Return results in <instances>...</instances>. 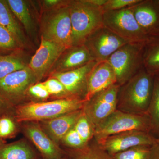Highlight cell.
<instances>
[{
    "label": "cell",
    "mask_w": 159,
    "mask_h": 159,
    "mask_svg": "<svg viewBox=\"0 0 159 159\" xmlns=\"http://www.w3.org/2000/svg\"><path fill=\"white\" fill-rule=\"evenodd\" d=\"M107 1V0H88L91 4L100 7H102L105 4Z\"/></svg>",
    "instance_id": "obj_36"
},
{
    "label": "cell",
    "mask_w": 159,
    "mask_h": 159,
    "mask_svg": "<svg viewBox=\"0 0 159 159\" xmlns=\"http://www.w3.org/2000/svg\"><path fill=\"white\" fill-rule=\"evenodd\" d=\"M83 113V108L51 120L43 121L41 127L49 138L58 145L67 133L74 127Z\"/></svg>",
    "instance_id": "obj_17"
},
{
    "label": "cell",
    "mask_w": 159,
    "mask_h": 159,
    "mask_svg": "<svg viewBox=\"0 0 159 159\" xmlns=\"http://www.w3.org/2000/svg\"><path fill=\"white\" fill-rule=\"evenodd\" d=\"M26 67L23 61L16 56H0V80L9 74Z\"/></svg>",
    "instance_id": "obj_25"
},
{
    "label": "cell",
    "mask_w": 159,
    "mask_h": 159,
    "mask_svg": "<svg viewBox=\"0 0 159 159\" xmlns=\"http://www.w3.org/2000/svg\"><path fill=\"white\" fill-rule=\"evenodd\" d=\"M59 159H72L71 158H70V157H62L61 158H60Z\"/></svg>",
    "instance_id": "obj_38"
},
{
    "label": "cell",
    "mask_w": 159,
    "mask_h": 159,
    "mask_svg": "<svg viewBox=\"0 0 159 159\" xmlns=\"http://www.w3.org/2000/svg\"><path fill=\"white\" fill-rule=\"evenodd\" d=\"M149 133L150 120L147 114L137 115L116 110L95 129L96 141L129 131Z\"/></svg>",
    "instance_id": "obj_5"
},
{
    "label": "cell",
    "mask_w": 159,
    "mask_h": 159,
    "mask_svg": "<svg viewBox=\"0 0 159 159\" xmlns=\"http://www.w3.org/2000/svg\"><path fill=\"white\" fill-rule=\"evenodd\" d=\"M10 10L22 23L27 31H31L33 22L27 3L22 0L7 1Z\"/></svg>",
    "instance_id": "obj_24"
},
{
    "label": "cell",
    "mask_w": 159,
    "mask_h": 159,
    "mask_svg": "<svg viewBox=\"0 0 159 159\" xmlns=\"http://www.w3.org/2000/svg\"><path fill=\"white\" fill-rule=\"evenodd\" d=\"M147 114L150 120L149 133L159 138V76L154 77L152 96Z\"/></svg>",
    "instance_id": "obj_21"
},
{
    "label": "cell",
    "mask_w": 159,
    "mask_h": 159,
    "mask_svg": "<svg viewBox=\"0 0 159 159\" xmlns=\"http://www.w3.org/2000/svg\"><path fill=\"white\" fill-rule=\"evenodd\" d=\"M119 87L118 84H114L85 102L84 112L95 129L116 110Z\"/></svg>",
    "instance_id": "obj_8"
},
{
    "label": "cell",
    "mask_w": 159,
    "mask_h": 159,
    "mask_svg": "<svg viewBox=\"0 0 159 159\" xmlns=\"http://www.w3.org/2000/svg\"><path fill=\"white\" fill-rule=\"evenodd\" d=\"M154 77L144 67L120 86L117 110L137 115L147 114L153 92Z\"/></svg>",
    "instance_id": "obj_1"
},
{
    "label": "cell",
    "mask_w": 159,
    "mask_h": 159,
    "mask_svg": "<svg viewBox=\"0 0 159 159\" xmlns=\"http://www.w3.org/2000/svg\"><path fill=\"white\" fill-rule=\"evenodd\" d=\"M69 157L72 159H114L111 155L99 147L95 139L81 149L70 148Z\"/></svg>",
    "instance_id": "obj_22"
},
{
    "label": "cell",
    "mask_w": 159,
    "mask_h": 159,
    "mask_svg": "<svg viewBox=\"0 0 159 159\" xmlns=\"http://www.w3.org/2000/svg\"><path fill=\"white\" fill-rule=\"evenodd\" d=\"M143 66L154 77L159 76V33L148 36L144 42Z\"/></svg>",
    "instance_id": "obj_19"
},
{
    "label": "cell",
    "mask_w": 159,
    "mask_h": 159,
    "mask_svg": "<svg viewBox=\"0 0 159 159\" xmlns=\"http://www.w3.org/2000/svg\"><path fill=\"white\" fill-rule=\"evenodd\" d=\"M157 139L149 133L129 131L99 139L97 142L100 148L111 155L137 146L151 147Z\"/></svg>",
    "instance_id": "obj_9"
},
{
    "label": "cell",
    "mask_w": 159,
    "mask_h": 159,
    "mask_svg": "<svg viewBox=\"0 0 159 159\" xmlns=\"http://www.w3.org/2000/svg\"><path fill=\"white\" fill-rule=\"evenodd\" d=\"M127 43L103 25L93 32L83 44L92 57L100 61L107 60L114 52Z\"/></svg>",
    "instance_id": "obj_10"
},
{
    "label": "cell",
    "mask_w": 159,
    "mask_h": 159,
    "mask_svg": "<svg viewBox=\"0 0 159 159\" xmlns=\"http://www.w3.org/2000/svg\"><path fill=\"white\" fill-rule=\"evenodd\" d=\"M29 67L13 72L0 80V94L5 99L16 100L37 80Z\"/></svg>",
    "instance_id": "obj_11"
},
{
    "label": "cell",
    "mask_w": 159,
    "mask_h": 159,
    "mask_svg": "<svg viewBox=\"0 0 159 159\" xmlns=\"http://www.w3.org/2000/svg\"><path fill=\"white\" fill-rule=\"evenodd\" d=\"M72 29V46L83 44L86 39L103 26L102 7L88 0L68 2Z\"/></svg>",
    "instance_id": "obj_3"
},
{
    "label": "cell",
    "mask_w": 159,
    "mask_h": 159,
    "mask_svg": "<svg viewBox=\"0 0 159 159\" xmlns=\"http://www.w3.org/2000/svg\"><path fill=\"white\" fill-rule=\"evenodd\" d=\"M85 102L81 98L68 97L49 102H31L18 107L16 118L18 122L48 121L82 109Z\"/></svg>",
    "instance_id": "obj_2"
},
{
    "label": "cell",
    "mask_w": 159,
    "mask_h": 159,
    "mask_svg": "<svg viewBox=\"0 0 159 159\" xmlns=\"http://www.w3.org/2000/svg\"><path fill=\"white\" fill-rule=\"evenodd\" d=\"M43 38L67 49L72 47V29L68 2L51 14L44 25Z\"/></svg>",
    "instance_id": "obj_7"
},
{
    "label": "cell",
    "mask_w": 159,
    "mask_h": 159,
    "mask_svg": "<svg viewBox=\"0 0 159 159\" xmlns=\"http://www.w3.org/2000/svg\"><path fill=\"white\" fill-rule=\"evenodd\" d=\"M32 148L23 141L0 146V159H34Z\"/></svg>",
    "instance_id": "obj_20"
},
{
    "label": "cell",
    "mask_w": 159,
    "mask_h": 159,
    "mask_svg": "<svg viewBox=\"0 0 159 159\" xmlns=\"http://www.w3.org/2000/svg\"><path fill=\"white\" fill-rule=\"evenodd\" d=\"M97 62L93 61L79 68L66 72H56L53 74V77L62 83L70 97L84 99L87 77Z\"/></svg>",
    "instance_id": "obj_13"
},
{
    "label": "cell",
    "mask_w": 159,
    "mask_h": 159,
    "mask_svg": "<svg viewBox=\"0 0 159 159\" xmlns=\"http://www.w3.org/2000/svg\"><path fill=\"white\" fill-rule=\"evenodd\" d=\"M25 132L45 159H59L63 157V152L58 145L38 124L29 123L25 126Z\"/></svg>",
    "instance_id": "obj_16"
},
{
    "label": "cell",
    "mask_w": 159,
    "mask_h": 159,
    "mask_svg": "<svg viewBox=\"0 0 159 159\" xmlns=\"http://www.w3.org/2000/svg\"><path fill=\"white\" fill-rule=\"evenodd\" d=\"M11 11L7 2L0 1V25L9 31L16 40L23 42L22 32Z\"/></svg>",
    "instance_id": "obj_23"
},
{
    "label": "cell",
    "mask_w": 159,
    "mask_h": 159,
    "mask_svg": "<svg viewBox=\"0 0 159 159\" xmlns=\"http://www.w3.org/2000/svg\"><path fill=\"white\" fill-rule=\"evenodd\" d=\"M5 101H6V99H4L2 97V95L0 94V107H2L4 105L5 103Z\"/></svg>",
    "instance_id": "obj_37"
},
{
    "label": "cell",
    "mask_w": 159,
    "mask_h": 159,
    "mask_svg": "<svg viewBox=\"0 0 159 159\" xmlns=\"http://www.w3.org/2000/svg\"><path fill=\"white\" fill-rule=\"evenodd\" d=\"M29 92L31 96L38 99H46L50 95L43 83L31 86L29 88Z\"/></svg>",
    "instance_id": "obj_33"
},
{
    "label": "cell",
    "mask_w": 159,
    "mask_h": 159,
    "mask_svg": "<svg viewBox=\"0 0 159 159\" xmlns=\"http://www.w3.org/2000/svg\"><path fill=\"white\" fill-rule=\"evenodd\" d=\"M111 156L114 159H150V147L137 146Z\"/></svg>",
    "instance_id": "obj_27"
},
{
    "label": "cell",
    "mask_w": 159,
    "mask_h": 159,
    "mask_svg": "<svg viewBox=\"0 0 159 159\" xmlns=\"http://www.w3.org/2000/svg\"><path fill=\"white\" fill-rule=\"evenodd\" d=\"M150 159H159V138L150 147Z\"/></svg>",
    "instance_id": "obj_34"
},
{
    "label": "cell",
    "mask_w": 159,
    "mask_h": 159,
    "mask_svg": "<svg viewBox=\"0 0 159 159\" xmlns=\"http://www.w3.org/2000/svg\"><path fill=\"white\" fill-rule=\"evenodd\" d=\"M61 142L70 149H81L87 145H86L84 142L81 137L74 127L67 133Z\"/></svg>",
    "instance_id": "obj_28"
},
{
    "label": "cell",
    "mask_w": 159,
    "mask_h": 159,
    "mask_svg": "<svg viewBox=\"0 0 159 159\" xmlns=\"http://www.w3.org/2000/svg\"><path fill=\"white\" fill-rule=\"evenodd\" d=\"M62 54L58 65L59 72L79 68L95 60L84 44L72 46L66 50Z\"/></svg>",
    "instance_id": "obj_18"
},
{
    "label": "cell",
    "mask_w": 159,
    "mask_h": 159,
    "mask_svg": "<svg viewBox=\"0 0 159 159\" xmlns=\"http://www.w3.org/2000/svg\"><path fill=\"white\" fill-rule=\"evenodd\" d=\"M17 40L7 29L0 25V49H13L17 47Z\"/></svg>",
    "instance_id": "obj_31"
},
{
    "label": "cell",
    "mask_w": 159,
    "mask_h": 159,
    "mask_svg": "<svg viewBox=\"0 0 159 159\" xmlns=\"http://www.w3.org/2000/svg\"><path fill=\"white\" fill-rule=\"evenodd\" d=\"M144 42L127 43L107 60L115 73L117 84L120 86L144 67Z\"/></svg>",
    "instance_id": "obj_4"
},
{
    "label": "cell",
    "mask_w": 159,
    "mask_h": 159,
    "mask_svg": "<svg viewBox=\"0 0 159 159\" xmlns=\"http://www.w3.org/2000/svg\"><path fill=\"white\" fill-rule=\"evenodd\" d=\"M15 129V124L11 119L8 117L0 119V138L9 136Z\"/></svg>",
    "instance_id": "obj_32"
},
{
    "label": "cell",
    "mask_w": 159,
    "mask_h": 159,
    "mask_svg": "<svg viewBox=\"0 0 159 159\" xmlns=\"http://www.w3.org/2000/svg\"><path fill=\"white\" fill-rule=\"evenodd\" d=\"M61 2V1L59 0H46L44 1L45 5L49 8L57 6Z\"/></svg>",
    "instance_id": "obj_35"
},
{
    "label": "cell",
    "mask_w": 159,
    "mask_h": 159,
    "mask_svg": "<svg viewBox=\"0 0 159 159\" xmlns=\"http://www.w3.org/2000/svg\"><path fill=\"white\" fill-rule=\"evenodd\" d=\"M74 128L86 145L93 139L95 128L86 116L84 112L76 122Z\"/></svg>",
    "instance_id": "obj_26"
},
{
    "label": "cell",
    "mask_w": 159,
    "mask_h": 159,
    "mask_svg": "<svg viewBox=\"0 0 159 159\" xmlns=\"http://www.w3.org/2000/svg\"><path fill=\"white\" fill-rule=\"evenodd\" d=\"M103 25L128 43L145 42L148 37L137 22L130 7L105 11Z\"/></svg>",
    "instance_id": "obj_6"
},
{
    "label": "cell",
    "mask_w": 159,
    "mask_h": 159,
    "mask_svg": "<svg viewBox=\"0 0 159 159\" xmlns=\"http://www.w3.org/2000/svg\"><path fill=\"white\" fill-rule=\"evenodd\" d=\"M43 84L50 95L71 97L69 96L62 83L56 78L54 77L50 78L43 82Z\"/></svg>",
    "instance_id": "obj_29"
},
{
    "label": "cell",
    "mask_w": 159,
    "mask_h": 159,
    "mask_svg": "<svg viewBox=\"0 0 159 159\" xmlns=\"http://www.w3.org/2000/svg\"><path fill=\"white\" fill-rule=\"evenodd\" d=\"M141 0H107L102 7L104 12L125 9L139 3Z\"/></svg>",
    "instance_id": "obj_30"
},
{
    "label": "cell",
    "mask_w": 159,
    "mask_h": 159,
    "mask_svg": "<svg viewBox=\"0 0 159 159\" xmlns=\"http://www.w3.org/2000/svg\"><path fill=\"white\" fill-rule=\"evenodd\" d=\"M66 50L62 46L42 37L39 48L31 58L29 66L37 79L43 77Z\"/></svg>",
    "instance_id": "obj_12"
},
{
    "label": "cell",
    "mask_w": 159,
    "mask_h": 159,
    "mask_svg": "<svg viewBox=\"0 0 159 159\" xmlns=\"http://www.w3.org/2000/svg\"><path fill=\"white\" fill-rule=\"evenodd\" d=\"M130 7L137 22L147 36L159 33V0H141Z\"/></svg>",
    "instance_id": "obj_15"
},
{
    "label": "cell",
    "mask_w": 159,
    "mask_h": 159,
    "mask_svg": "<svg viewBox=\"0 0 159 159\" xmlns=\"http://www.w3.org/2000/svg\"><path fill=\"white\" fill-rule=\"evenodd\" d=\"M117 84L116 75L107 60L98 61L89 73L84 100L87 102L96 94Z\"/></svg>",
    "instance_id": "obj_14"
},
{
    "label": "cell",
    "mask_w": 159,
    "mask_h": 159,
    "mask_svg": "<svg viewBox=\"0 0 159 159\" xmlns=\"http://www.w3.org/2000/svg\"><path fill=\"white\" fill-rule=\"evenodd\" d=\"M1 107H0V109H1ZM2 146V145H0V146Z\"/></svg>",
    "instance_id": "obj_39"
}]
</instances>
